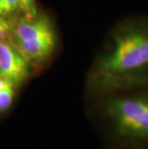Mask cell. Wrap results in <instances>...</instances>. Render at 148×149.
I'll return each mask as SVG.
<instances>
[{"instance_id": "cell-3", "label": "cell", "mask_w": 148, "mask_h": 149, "mask_svg": "<svg viewBox=\"0 0 148 149\" xmlns=\"http://www.w3.org/2000/svg\"><path fill=\"white\" fill-rule=\"evenodd\" d=\"M12 42L29 60L42 64L51 58L58 46V34L53 20L38 13L31 17H21L11 29Z\"/></svg>"}, {"instance_id": "cell-5", "label": "cell", "mask_w": 148, "mask_h": 149, "mask_svg": "<svg viewBox=\"0 0 148 149\" xmlns=\"http://www.w3.org/2000/svg\"><path fill=\"white\" fill-rule=\"evenodd\" d=\"M15 87L11 80L0 76V112L10 109L14 102Z\"/></svg>"}, {"instance_id": "cell-1", "label": "cell", "mask_w": 148, "mask_h": 149, "mask_svg": "<svg viewBox=\"0 0 148 149\" xmlns=\"http://www.w3.org/2000/svg\"><path fill=\"white\" fill-rule=\"evenodd\" d=\"M148 84V17L130 15L109 33L88 76L91 97Z\"/></svg>"}, {"instance_id": "cell-2", "label": "cell", "mask_w": 148, "mask_h": 149, "mask_svg": "<svg viewBox=\"0 0 148 149\" xmlns=\"http://www.w3.org/2000/svg\"><path fill=\"white\" fill-rule=\"evenodd\" d=\"M92 98L107 149H148V84Z\"/></svg>"}, {"instance_id": "cell-6", "label": "cell", "mask_w": 148, "mask_h": 149, "mask_svg": "<svg viewBox=\"0 0 148 149\" xmlns=\"http://www.w3.org/2000/svg\"><path fill=\"white\" fill-rule=\"evenodd\" d=\"M20 10V0H0V17H7Z\"/></svg>"}, {"instance_id": "cell-8", "label": "cell", "mask_w": 148, "mask_h": 149, "mask_svg": "<svg viewBox=\"0 0 148 149\" xmlns=\"http://www.w3.org/2000/svg\"><path fill=\"white\" fill-rule=\"evenodd\" d=\"M7 26H10V24H9V21L7 20V18L3 17H0V27H7Z\"/></svg>"}, {"instance_id": "cell-4", "label": "cell", "mask_w": 148, "mask_h": 149, "mask_svg": "<svg viewBox=\"0 0 148 149\" xmlns=\"http://www.w3.org/2000/svg\"><path fill=\"white\" fill-rule=\"evenodd\" d=\"M30 62L17 46L7 40L0 42V76L19 86L29 76Z\"/></svg>"}, {"instance_id": "cell-7", "label": "cell", "mask_w": 148, "mask_h": 149, "mask_svg": "<svg viewBox=\"0 0 148 149\" xmlns=\"http://www.w3.org/2000/svg\"><path fill=\"white\" fill-rule=\"evenodd\" d=\"M20 11L24 14V17H31L36 15L39 13L36 0H20Z\"/></svg>"}]
</instances>
